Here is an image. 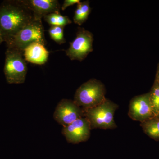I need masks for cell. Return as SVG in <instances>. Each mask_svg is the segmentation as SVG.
Wrapping results in <instances>:
<instances>
[{"label": "cell", "mask_w": 159, "mask_h": 159, "mask_svg": "<svg viewBox=\"0 0 159 159\" xmlns=\"http://www.w3.org/2000/svg\"><path fill=\"white\" fill-rule=\"evenodd\" d=\"M35 18L19 1L3 2L0 6V31L4 42H7Z\"/></svg>", "instance_id": "cell-1"}, {"label": "cell", "mask_w": 159, "mask_h": 159, "mask_svg": "<svg viewBox=\"0 0 159 159\" xmlns=\"http://www.w3.org/2000/svg\"><path fill=\"white\" fill-rule=\"evenodd\" d=\"M91 11V9L88 1L80 2L77 4V9L74 13V23L81 26L87 20Z\"/></svg>", "instance_id": "cell-13"}, {"label": "cell", "mask_w": 159, "mask_h": 159, "mask_svg": "<svg viewBox=\"0 0 159 159\" xmlns=\"http://www.w3.org/2000/svg\"><path fill=\"white\" fill-rule=\"evenodd\" d=\"M43 19L51 26L64 27L72 23V21L67 16H63L60 13H51L45 16Z\"/></svg>", "instance_id": "cell-14"}, {"label": "cell", "mask_w": 159, "mask_h": 159, "mask_svg": "<svg viewBox=\"0 0 159 159\" xmlns=\"http://www.w3.org/2000/svg\"><path fill=\"white\" fill-rule=\"evenodd\" d=\"M106 89L104 84L96 79L89 80L77 89L74 101L83 110L93 108L105 101Z\"/></svg>", "instance_id": "cell-3"}, {"label": "cell", "mask_w": 159, "mask_h": 159, "mask_svg": "<svg viewBox=\"0 0 159 159\" xmlns=\"http://www.w3.org/2000/svg\"><path fill=\"white\" fill-rule=\"evenodd\" d=\"M118 108L117 104L106 99L99 105L84 110V117L89 122L92 129H114L117 127L114 115Z\"/></svg>", "instance_id": "cell-4"}, {"label": "cell", "mask_w": 159, "mask_h": 159, "mask_svg": "<svg viewBox=\"0 0 159 159\" xmlns=\"http://www.w3.org/2000/svg\"><path fill=\"white\" fill-rule=\"evenodd\" d=\"M23 56V51L9 48L6 50L4 71L8 83L20 84L25 82L28 68Z\"/></svg>", "instance_id": "cell-5"}, {"label": "cell", "mask_w": 159, "mask_h": 159, "mask_svg": "<svg viewBox=\"0 0 159 159\" xmlns=\"http://www.w3.org/2000/svg\"><path fill=\"white\" fill-rule=\"evenodd\" d=\"M82 117H84L83 110L74 100L66 99H61L58 102L53 115L54 120L63 127L67 126Z\"/></svg>", "instance_id": "cell-7"}, {"label": "cell", "mask_w": 159, "mask_h": 159, "mask_svg": "<svg viewBox=\"0 0 159 159\" xmlns=\"http://www.w3.org/2000/svg\"><path fill=\"white\" fill-rule=\"evenodd\" d=\"M23 55L26 61L41 65L48 61L49 52L43 44L34 42L24 49Z\"/></svg>", "instance_id": "cell-11"}, {"label": "cell", "mask_w": 159, "mask_h": 159, "mask_svg": "<svg viewBox=\"0 0 159 159\" xmlns=\"http://www.w3.org/2000/svg\"><path fill=\"white\" fill-rule=\"evenodd\" d=\"M80 2V0H65L62 6H61V9L64 11L69 6H73L74 4H78Z\"/></svg>", "instance_id": "cell-17"}, {"label": "cell", "mask_w": 159, "mask_h": 159, "mask_svg": "<svg viewBox=\"0 0 159 159\" xmlns=\"http://www.w3.org/2000/svg\"><path fill=\"white\" fill-rule=\"evenodd\" d=\"M143 131L146 135L155 141H159V119L153 117L141 122L140 124Z\"/></svg>", "instance_id": "cell-12"}, {"label": "cell", "mask_w": 159, "mask_h": 159, "mask_svg": "<svg viewBox=\"0 0 159 159\" xmlns=\"http://www.w3.org/2000/svg\"><path fill=\"white\" fill-rule=\"evenodd\" d=\"M155 80H157L158 82L159 83V63L157 67L156 75V78Z\"/></svg>", "instance_id": "cell-18"}, {"label": "cell", "mask_w": 159, "mask_h": 159, "mask_svg": "<svg viewBox=\"0 0 159 159\" xmlns=\"http://www.w3.org/2000/svg\"><path fill=\"white\" fill-rule=\"evenodd\" d=\"M34 42L45 45L44 29L42 19L35 18L6 42L9 48L23 51L27 46Z\"/></svg>", "instance_id": "cell-2"}, {"label": "cell", "mask_w": 159, "mask_h": 159, "mask_svg": "<svg viewBox=\"0 0 159 159\" xmlns=\"http://www.w3.org/2000/svg\"><path fill=\"white\" fill-rule=\"evenodd\" d=\"M128 116L132 120L141 123L155 117L149 93L136 96L131 99Z\"/></svg>", "instance_id": "cell-8"}, {"label": "cell", "mask_w": 159, "mask_h": 159, "mask_svg": "<svg viewBox=\"0 0 159 159\" xmlns=\"http://www.w3.org/2000/svg\"><path fill=\"white\" fill-rule=\"evenodd\" d=\"M156 117H157V118H158V119H159V113L158 115Z\"/></svg>", "instance_id": "cell-20"}, {"label": "cell", "mask_w": 159, "mask_h": 159, "mask_svg": "<svg viewBox=\"0 0 159 159\" xmlns=\"http://www.w3.org/2000/svg\"><path fill=\"white\" fill-rule=\"evenodd\" d=\"M64 28L61 26H51L48 30L51 39L58 44H62L66 42L64 36Z\"/></svg>", "instance_id": "cell-16"}, {"label": "cell", "mask_w": 159, "mask_h": 159, "mask_svg": "<svg viewBox=\"0 0 159 159\" xmlns=\"http://www.w3.org/2000/svg\"><path fill=\"white\" fill-rule=\"evenodd\" d=\"M3 42H4V40H3L2 36V33L0 31V44L2 43Z\"/></svg>", "instance_id": "cell-19"}, {"label": "cell", "mask_w": 159, "mask_h": 159, "mask_svg": "<svg viewBox=\"0 0 159 159\" xmlns=\"http://www.w3.org/2000/svg\"><path fill=\"white\" fill-rule=\"evenodd\" d=\"M94 38L90 31L82 28H78L75 39L70 43L66 54L71 60L82 61L93 51Z\"/></svg>", "instance_id": "cell-6"}, {"label": "cell", "mask_w": 159, "mask_h": 159, "mask_svg": "<svg viewBox=\"0 0 159 159\" xmlns=\"http://www.w3.org/2000/svg\"><path fill=\"white\" fill-rule=\"evenodd\" d=\"M90 124L85 117L80 118L63 127L62 133L69 143L78 144L87 141L90 136Z\"/></svg>", "instance_id": "cell-9"}, {"label": "cell", "mask_w": 159, "mask_h": 159, "mask_svg": "<svg viewBox=\"0 0 159 159\" xmlns=\"http://www.w3.org/2000/svg\"><path fill=\"white\" fill-rule=\"evenodd\" d=\"M149 93L154 114L156 117L159 113V83L157 80H155Z\"/></svg>", "instance_id": "cell-15"}, {"label": "cell", "mask_w": 159, "mask_h": 159, "mask_svg": "<svg viewBox=\"0 0 159 159\" xmlns=\"http://www.w3.org/2000/svg\"><path fill=\"white\" fill-rule=\"evenodd\" d=\"M35 17L42 19L53 13H60L61 6L57 0H19Z\"/></svg>", "instance_id": "cell-10"}]
</instances>
